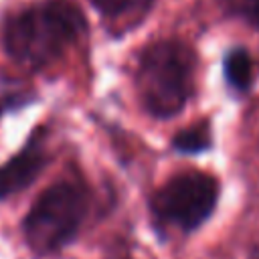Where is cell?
Here are the masks:
<instances>
[{
    "mask_svg": "<svg viewBox=\"0 0 259 259\" xmlns=\"http://www.w3.org/2000/svg\"><path fill=\"white\" fill-rule=\"evenodd\" d=\"M85 30L81 10L69 0H45L14 12L4 24L6 55L26 69L55 63Z\"/></svg>",
    "mask_w": 259,
    "mask_h": 259,
    "instance_id": "6da1fadb",
    "label": "cell"
},
{
    "mask_svg": "<svg viewBox=\"0 0 259 259\" xmlns=\"http://www.w3.org/2000/svg\"><path fill=\"white\" fill-rule=\"evenodd\" d=\"M194 55L180 40H156L138 59L136 85L144 109L168 119L178 115L192 95Z\"/></svg>",
    "mask_w": 259,
    "mask_h": 259,
    "instance_id": "7a4b0ae2",
    "label": "cell"
},
{
    "mask_svg": "<svg viewBox=\"0 0 259 259\" xmlns=\"http://www.w3.org/2000/svg\"><path fill=\"white\" fill-rule=\"evenodd\" d=\"M87 212V188L75 180H59L45 188L26 212L24 241L34 253H55L75 239Z\"/></svg>",
    "mask_w": 259,
    "mask_h": 259,
    "instance_id": "3957f363",
    "label": "cell"
},
{
    "mask_svg": "<svg viewBox=\"0 0 259 259\" xmlns=\"http://www.w3.org/2000/svg\"><path fill=\"white\" fill-rule=\"evenodd\" d=\"M219 182L214 176L188 170L172 176L154 196L152 212L156 221L184 233L198 229L214 210Z\"/></svg>",
    "mask_w": 259,
    "mask_h": 259,
    "instance_id": "277c9868",
    "label": "cell"
},
{
    "mask_svg": "<svg viewBox=\"0 0 259 259\" xmlns=\"http://www.w3.org/2000/svg\"><path fill=\"white\" fill-rule=\"evenodd\" d=\"M49 154L42 138H30V142L0 166V200L28 186L45 168Z\"/></svg>",
    "mask_w": 259,
    "mask_h": 259,
    "instance_id": "5b68a950",
    "label": "cell"
},
{
    "mask_svg": "<svg viewBox=\"0 0 259 259\" xmlns=\"http://www.w3.org/2000/svg\"><path fill=\"white\" fill-rule=\"evenodd\" d=\"M225 79L237 91H247L253 79V65L245 49H231L225 57Z\"/></svg>",
    "mask_w": 259,
    "mask_h": 259,
    "instance_id": "8992f818",
    "label": "cell"
},
{
    "mask_svg": "<svg viewBox=\"0 0 259 259\" xmlns=\"http://www.w3.org/2000/svg\"><path fill=\"white\" fill-rule=\"evenodd\" d=\"M105 18L123 20V18H142L154 0H89Z\"/></svg>",
    "mask_w": 259,
    "mask_h": 259,
    "instance_id": "52a82bcc",
    "label": "cell"
},
{
    "mask_svg": "<svg viewBox=\"0 0 259 259\" xmlns=\"http://www.w3.org/2000/svg\"><path fill=\"white\" fill-rule=\"evenodd\" d=\"M208 144H210V134H208L206 121H202L198 125H190L184 132L176 134V138H174V148L182 154H198V152L206 150Z\"/></svg>",
    "mask_w": 259,
    "mask_h": 259,
    "instance_id": "ba28073f",
    "label": "cell"
},
{
    "mask_svg": "<svg viewBox=\"0 0 259 259\" xmlns=\"http://www.w3.org/2000/svg\"><path fill=\"white\" fill-rule=\"evenodd\" d=\"M233 4L251 24L259 28V0H233Z\"/></svg>",
    "mask_w": 259,
    "mask_h": 259,
    "instance_id": "9c48e42d",
    "label": "cell"
},
{
    "mask_svg": "<svg viewBox=\"0 0 259 259\" xmlns=\"http://www.w3.org/2000/svg\"><path fill=\"white\" fill-rule=\"evenodd\" d=\"M255 259H259V255H257V257H255Z\"/></svg>",
    "mask_w": 259,
    "mask_h": 259,
    "instance_id": "30bf717a",
    "label": "cell"
}]
</instances>
